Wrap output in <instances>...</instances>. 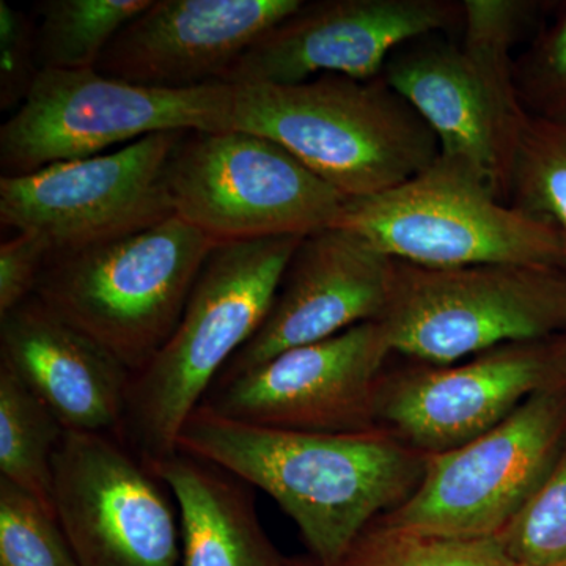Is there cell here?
I'll return each mask as SVG.
<instances>
[{"label":"cell","instance_id":"24","mask_svg":"<svg viewBox=\"0 0 566 566\" xmlns=\"http://www.w3.org/2000/svg\"><path fill=\"white\" fill-rule=\"evenodd\" d=\"M0 566H80L57 516L0 479Z\"/></svg>","mask_w":566,"mask_h":566},{"label":"cell","instance_id":"5","mask_svg":"<svg viewBox=\"0 0 566 566\" xmlns=\"http://www.w3.org/2000/svg\"><path fill=\"white\" fill-rule=\"evenodd\" d=\"M333 227L416 266L566 268V240L556 227L505 202L479 175L442 156L397 188L346 199Z\"/></svg>","mask_w":566,"mask_h":566},{"label":"cell","instance_id":"25","mask_svg":"<svg viewBox=\"0 0 566 566\" xmlns=\"http://www.w3.org/2000/svg\"><path fill=\"white\" fill-rule=\"evenodd\" d=\"M499 538L517 566L566 564V444L545 482Z\"/></svg>","mask_w":566,"mask_h":566},{"label":"cell","instance_id":"30","mask_svg":"<svg viewBox=\"0 0 566 566\" xmlns=\"http://www.w3.org/2000/svg\"><path fill=\"white\" fill-rule=\"evenodd\" d=\"M557 566H566V564H564V565H557Z\"/></svg>","mask_w":566,"mask_h":566},{"label":"cell","instance_id":"2","mask_svg":"<svg viewBox=\"0 0 566 566\" xmlns=\"http://www.w3.org/2000/svg\"><path fill=\"white\" fill-rule=\"evenodd\" d=\"M304 237L216 244L169 340L133 374L118 439L153 469L234 354L262 326Z\"/></svg>","mask_w":566,"mask_h":566},{"label":"cell","instance_id":"8","mask_svg":"<svg viewBox=\"0 0 566 566\" xmlns=\"http://www.w3.org/2000/svg\"><path fill=\"white\" fill-rule=\"evenodd\" d=\"M167 188L175 214L216 244L307 237L333 227L346 202L281 145L238 129L186 134Z\"/></svg>","mask_w":566,"mask_h":566},{"label":"cell","instance_id":"29","mask_svg":"<svg viewBox=\"0 0 566 566\" xmlns=\"http://www.w3.org/2000/svg\"><path fill=\"white\" fill-rule=\"evenodd\" d=\"M282 566H318L316 562H305L301 558H285L283 557Z\"/></svg>","mask_w":566,"mask_h":566},{"label":"cell","instance_id":"4","mask_svg":"<svg viewBox=\"0 0 566 566\" xmlns=\"http://www.w3.org/2000/svg\"><path fill=\"white\" fill-rule=\"evenodd\" d=\"M214 248L174 214L117 240L50 256L35 296L136 374L180 323Z\"/></svg>","mask_w":566,"mask_h":566},{"label":"cell","instance_id":"16","mask_svg":"<svg viewBox=\"0 0 566 566\" xmlns=\"http://www.w3.org/2000/svg\"><path fill=\"white\" fill-rule=\"evenodd\" d=\"M397 260L349 230L327 227L297 244L274 303L255 335L218 379L232 378L297 346L379 322L392 294ZM216 379V381H218Z\"/></svg>","mask_w":566,"mask_h":566},{"label":"cell","instance_id":"21","mask_svg":"<svg viewBox=\"0 0 566 566\" xmlns=\"http://www.w3.org/2000/svg\"><path fill=\"white\" fill-rule=\"evenodd\" d=\"M151 0H43L36 6V59L43 70L96 69L122 29Z\"/></svg>","mask_w":566,"mask_h":566},{"label":"cell","instance_id":"13","mask_svg":"<svg viewBox=\"0 0 566 566\" xmlns=\"http://www.w3.org/2000/svg\"><path fill=\"white\" fill-rule=\"evenodd\" d=\"M390 354L381 323L357 324L218 379L202 406L227 419L279 430L371 433L379 431L376 406Z\"/></svg>","mask_w":566,"mask_h":566},{"label":"cell","instance_id":"23","mask_svg":"<svg viewBox=\"0 0 566 566\" xmlns=\"http://www.w3.org/2000/svg\"><path fill=\"white\" fill-rule=\"evenodd\" d=\"M337 566H517L499 536L458 538L374 521Z\"/></svg>","mask_w":566,"mask_h":566},{"label":"cell","instance_id":"22","mask_svg":"<svg viewBox=\"0 0 566 566\" xmlns=\"http://www.w3.org/2000/svg\"><path fill=\"white\" fill-rule=\"evenodd\" d=\"M506 202L556 227L566 240V117L527 115L510 167Z\"/></svg>","mask_w":566,"mask_h":566},{"label":"cell","instance_id":"17","mask_svg":"<svg viewBox=\"0 0 566 566\" xmlns=\"http://www.w3.org/2000/svg\"><path fill=\"white\" fill-rule=\"evenodd\" d=\"M304 0H151L115 36L96 70L144 87L221 84L256 40Z\"/></svg>","mask_w":566,"mask_h":566},{"label":"cell","instance_id":"6","mask_svg":"<svg viewBox=\"0 0 566 566\" xmlns=\"http://www.w3.org/2000/svg\"><path fill=\"white\" fill-rule=\"evenodd\" d=\"M379 323L392 353L416 363H461L495 346L566 334V268L397 262Z\"/></svg>","mask_w":566,"mask_h":566},{"label":"cell","instance_id":"26","mask_svg":"<svg viewBox=\"0 0 566 566\" xmlns=\"http://www.w3.org/2000/svg\"><path fill=\"white\" fill-rule=\"evenodd\" d=\"M515 57L513 77L521 106L531 117H566V2Z\"/></svg>","mask_w":566,"mask_h":566},{"label":"cell","instance_id":"27","mask_svg":"<svg viewBox=\"0 0 566 566\" xmlns=\"http://www.w3.org/2000/svg\"><path fill=\"white\" fill-rule=\"evenodd\" d=\"M39 74L35 21L0 0V109L17 111Z\"/></svg>","mask_w":566,"mask_h":566},{"label":"cell","instance_id":"15","mask_svg":"<svg viewBox=\"0 0 566 566\" xmlns=\"http://www.w3.org/2000/svg\"><path fill=\"white\" fill-rule=\"evenodd\" d=\"M419 39L395 51L382 80L436 134L442 158L479 175L506 202L526 111L513 69L472 57L460 44Z\"/></svg>","mask_w":566,"mask_h":566},{"label":"cell","instance_id":"11","mask_svg":"<svg viewBox=\"0 0 566 566\" xmlns=\"http://www.w3.org/2000/svg\"><path fill=\"white\" fill-rule=\"evenodd\" d=\"M566 386V334L495 346L450 365L385 375L379 431L431 457L474 441L528 398Z\"/></svg>","mask_w":566,"mask_h":566},{"label":"cell","instance_id":"20","mask_svg":"<svg viewBox=\"0 0 566 566\" xmlns=\"http://www.w3.org/2000/svg\"><path fill=\"white\" fill-rule=\"evenodd\" d=\"M65 428L17 375L0 364V479L54 510V457Z\"/></svg>","mask_w":566,"mask_h":566},{"label":"cell","instance_id":"1","mask_svg":"<svg viewBox=\"0 0 566 566\" xmlns=\"http://www.w3.org/2000/svg\"><path fill=\"white\" fill-rule=\"evenodd\" d=\"M177 446L271 495L318 566H337L365 528L408 501L427 465V455L385 431L279 430L202 405L182 424Z\"/></svg>","mask_w":566,"mask_h":566},{"label":"cell","instance_id":"14","mask_svg":"<svg viewBox=\"0 0 566 566\" xmlns=\"http://www.w3.org/2000/svg\"><path fill=\"white\" fill-rule=\"evenodd\" d=\"M455 0L303 2L238 59L229 85H289L323 74L375 80L405 44L461 28Z\"/></svg>","mask_w":566,"mask_h":566},{"label":"cell","instance_id":"7","mask_svg":"<svg viewBox=\"0 0 566 566\" xmlns=\"http://www.w3.org/2000/svg\"><path fill=\"white\" fill-rule=\"evenodd\" d=\"M233 85L144 87L91 70L40 71L28 98L0 128L6 177L103 155L151 134L232 129Z\"/></svg>","mask_w":566,"mask_h":566},{"label":"cell","instance_id":"10","mask_svg":"<svg viewBox=\"0 0 566 566\" xmlns=\"http://www.w3.org/2000/svg\"><path fill=\"white\" fill-rule=\"evenodd\" d=\"M188 133H156L103 155L2 175L0 222L39 237L52 256L166 221L175 214L167 167Z\"/></svg>","mask_w":566,"mask_h":566},{"label":"cell","instance_id":"28","mask_svg":"<svg viewBox=\"0 0 566 566\" xmlns=\"http://www.w3.org/2000/svg\"><path fill=\"white\" fill-rule=\"evenodd\" d=\"M50 249L39 237L17 232L0 244V316L35 294Z\"/></svg>","mask_w":566,"mask_h":566},{"label":"cell","instance_id":"3","mask_svg":"<svg viewBox=\"0 0 566 566\" xmlns=\"http://www.w3.org/2000/svg\"><path fill=\"white\" fill-rule=\"evenodd\" d=\"M233 87L232 129L281 145L345 199L397 188L441 153L430 126L382 76Z\"/></svg>","mask_w":566,"mask_h":566},{"label":"cell","instance_id":"19","mask_svg":"<svg viewBox=\"0 0 566 566\" xmlns=\"http://www.w3.org/2000/svg\"><path fill=\"white\" fill-rule=\"evenodd\" d=\"M151 471L178 506L182 566H282L249 483L181 450Z\"/></svg>","mask_w":566,"mask_h":566},{"label":"cell","instance_id":"9","mask_svg":"<svg viewBox=\"0 0 566 566\" xmlns=\"http://www.w3.org/2000/svg\"><path fill=\"white\" fill-rule=\"evenodd\" d=\"M566 444V386L536 394L468 444L427 457L422 482L378 517L422 534L499 536L545 482Z\"/></svg>","mask_w":566,"mask_h":566},{"label":"cell","instance_id":"18","mask_svg":"<svg viewBox=\"0 0 566 566\" xmlns=\"http://www.w3.org/2000/svg\"><path fill=\"white\" fill-rule=\"evenodd\" d=\"M0 364L66 431L120 436L132 371L35 294L0 316Z\"/></svg>","mask_w":566,"mask_h":566},{"label":"cell","instance_id":"12","mask_svg":"<svg viewBox=\"0 0 566 566\" xmlns=\"http://www.w3.org/2000/svg\"><path fill=\"white\" fill-rule=\"evenodd\" d=\"M117 436L65 431L54 457V510L80 566H178V506Z\"/></svg>","mask_w":566,"mask_h":566}]
</instances>
